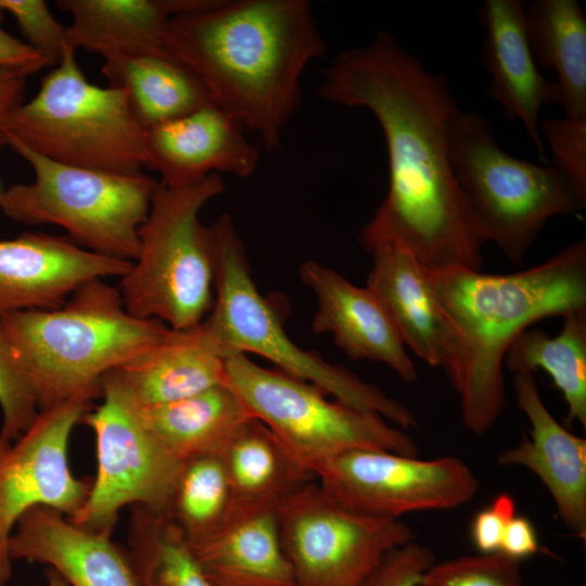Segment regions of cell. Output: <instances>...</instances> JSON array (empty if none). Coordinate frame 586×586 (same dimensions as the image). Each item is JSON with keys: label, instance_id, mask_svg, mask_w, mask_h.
<instances>
[{"label": "cell", "instance_id": "cell-35", "mask_svg": "<svg viewBox=\"0 0 586 586\" xmlns=\"http://www.w3.org/2000/svg\"><path fill=\"white\" fill-rule=\"evenodd\" d=\"M557 167L586 201V118H547L539 126Z\"/></svg>", "mask_w": 586, "mask_h": 586}, {"label": "cell", "instance_id": "cell-1", "mask_svg": "<svg viewBox=\"0 0 586 586\" xmlns=\"http://www.w3.org/2000/svg\"><path fill=\"white\" fill-rule=\"evenodd\" d=\"M318 93L367 109L385 137L388 191L360 232L362 247L393 244L428 269L480 270L486 241L448 154L459 107L447 80L380 31L369 43L340 52L323 71Z\"/></svg>", "mask_w": 586, "mask_h": 586}, {"label": "cell", "instance_id": "cell-20", "mask_svg": "<svg viewBox=\"0 0 586 586\" xmlns=\"http://www.w3.org/2000/svg\"><path fill=\"white\" fill-rule=\"evenodd\" d=\"M300 276L315 294L317 311L311 329L329 332L352 359L381 362L404 381L413 382L417 369L387 311L369 288H359L314 260L300 267Z\"/></svg>", "mask_w": 586, "mask_h": 586}, {"label": "cell", "instance_id": "cell-4", "mask_svg": "<svg viewBox=\"0 0 586 586\" xmlns=\"http://www.w3.org/2000/svg\"><path fill=\"white\" fill-rule=\"evenodd\" d=\"M0 323L39 410L77 395L101 396L109 371L152 347L169 329L131 315L118 288L103 279L86 282L56 308L10 313Z\"/></svg>", "mask_w": 586, "mask_h": 586}, {"label": "cell", "instance_id": "cell-7", "mask_svg": "<svg viewBox=\"0 0 586 586\" xmlns=\"http://www.w3.org/2000/svg\"><path fill=\"white\" fill-rule=\"evenodd\" d=\"M456 180L485 239L521 265L547 220L581 211L579 198L555 166H539L504 151L486 117L457 110L448 131Z\"/></svg>", "mask_w": 586, "mask_h": 586}, {"label": "cell", "instance_id": "cell-18", "mask_svg": "<svg viewBox=\"0 0 586 586\" xmlns=\"http://www.w3.org/2000/svg\"><path fill=\"white\" fill-rule=\"evenodd\" d=\"M111 533L86 528L56 509L37 506L17 521L9 556L12 561L46 564L69 586H138L128 553Z\"/></svg>", "mask_w": 586, "mask_h": 586}, {"label": "cell", "instance_id": "cell-16", "mask_svg": "<svg viewBox=\"0 0 586 586\" xmlns=\"http://www.w3.org/2000/svg\"><path fill=\"white\" fill-rule=\"evenodd\" d=\"M260 153L242 127L216 105H207L146 129L145 167L168 188L192 186L212 174L252 175Z\"/></svg>", "mask_w": 586, "mask_h": 586}, {"label": "cell", "instance_id": "cell-37", "mask_svg": "<svg viewBox=\"0 0 586 586\" xmlns=\"http://www.w3.org/2000/svg\"><path fill=\"white\" fill-rule=\"evenodd\" d=\"M515 514L514 498L507 493H500L474 515L470 536L479 553H499L506 526Z\"/></svg>", "mask_w": 586, "mask_h": 586}, {"label": "cell", "instance_id": "cell-32", "mask_svg": "<svg viewBox=\"0 0 586 586\" xmlns=\"http://www.w3.org/2000/svg\"><path fill=\"white\" fill-rule=\"evenodd\" d=\"M418 586H523L521 562L501 553L434 562Z\"/></svg>", "mask_w": 586, "mask_h": 586}, {"label": "cell", "instance_id": "cell-27", "mask_svg": "<svg viewBox=\"0 0 586 586\" xmlns=\"http://www.w3.org/2000/svg\"><path fill=\"white\" fill-rule=\"evenodd\" d=\"M101 72L110 87L124 92L144 129L215 105L195 75L166 48L104 61Z\"/></svg>", "mask_w": 586, "mask_h": 586}, {"label": "cell", "instance_id": "cell-6", "mask_svg": "<svg viewBox=\"0 0 586 586\" xmlns=\"http://www.w3.org/2000/svg\"><path fill=\"white\" fill-rule=\"evenodd\" d=\"M224 191L220 174L182 188L160 183L138 231V255L118 288L131 315L175 330L205 319L214 303L215 247L200 212Z\"/></svg>", "mask_w": 586, "mask_h": 586}, {"label": "cell", "instance_id": "cell-23", "mask_svg": "<svg viewBox=\"0 0 586 586\" xmlns=\"http://www.w3.org/2000/svg\"><path fill=\"white\" fill-rule=\"evenodd\" d=\"M369 253L373 263L367 288L384 306L403 343L430 366L443 367L447 330L425 267L397 245H378Z\"/></svg>", "mask_w": 586, "mask_h": 586}, {"label": "cell", "instance_id": "cell-8", "mask_svg": "<svg viewBox=\"0 0 586 586\" xmlns=\"http://www.w3.org/2000/svg\"><path fill=\"white\" fill-rule=\"evenodd\" d=\"M68 47L37 93L7 117L5 132L53 162L105 173L145 168L144 129L117 88L91 84Z\"/></svg>", "mask_w": 586, "mask_h": 586}, {"label": "cell", "instance_id": "cell-19", "mask_svg": "<svg viewBox=\"0 0 586 586\" xmlns=\"http://www.w3.org/2000/svg\"><path fill=\"white\" fill-rule=\"evenodd\" d=\"M513 387L531 423L530 438L502 450L500 466L523 467L538 476L557 513L578 538L586 539V441L569 432L544 404L533 373H517Z\"/></svg>", "mask_w": 586, "mask_h": 586}, {"label": "cell", "instance_id": "cell-40", "mask_svg": "<svg viewBox=\"0 0 586 586\" xmlns=\"http://www.w3.org/2000/svg\"><path fill=\"white\" fill-rule=\"evenodd\" d=\"M28 76L30 74L21 68L0 67V150L8 146L4 123L10 113L24 101Z\"/></svg>", "mask_w": 586, "mask_h": 586}, {"label": "cell", "instance_id": "cell-31", "mask_svg": "<svg viewBox=\"0 0 586 586\" xmlns=\"http://www.w3.org/2000/svg\"><path fill=\"white\" fill-rule=\"evenodd\" d=\"M232 495L221 454L183 462L166 514L190 543L207 538L231 517Z\"/></svg>", "mask_w": 586, "mask_h": 586}, {"label": "cell", "instance_id": "cell-3", "mask_svg": "<svg viewBox=\"0 0 586 586\" xmlns=\"http://www.w3.org/2000/svg\"><path fill=\"white\" fill-rule=\"evenodd\" d=\"M425 272L447 330L442 368L459 396L464 426L483 435L506 407L504 359L513 340L539 320L586 310V241L512 273Z\"/></svg>", "mask_w": 586, "mask_h": 586}, {"label": "cell", "instance_id": "cell-36", "mask_svg": "<svg viewBox=\"0 0 586 586\" xmlns=\"http://www.w3.org/2000/svg\"><path fill=\"white\" fill-rule=\"evenodd\" d=\"M434 562L429 547L411 540L388 551L361 586H418Z\"/></svg>", "mask_w": 586, "mask_h": 586}, {"label": "cell", "instance_id": "cell-21", "mask_svg": "<svg viewBox=\"0 0 586 586\" xmlns=\"http://www.w3.org/2000/svg\"><path fill=\"white\" fill-rule=\"evenodd\" d=\"M522 0H486L480 10L485 29L484 66L491 75L487 94L508 117L522 122L526 133L545 161L538 125L544 105L559 103L557 84L540 75L533 58Z\"/></svg>", "mask_w": 586, "mask_h": 586}, {"label": "cell", "instance_id": "cell-34", "mask_svg": "<svg viewBox=\"0 0 586 586\" xmlns=\"http://www.w3.org/2000/svg\"><path fill=\"white\" fill-rule=\"evenodd\" d=\"M0 10L11 14L27 44L55 66L69 47L66 26L51 13L43 0H0Z\"/></svg>", "mask_w": 586, "mask_h": 586}, {"label": "cell", "instance_id": "cell-9", "mask_svg": "<svg viewBox=\"0 0 586 586\" xmlns=\"http://www.w3.org/2000/svg\"><path fill=\"white\" fill-rule=\"evenodd\" d=\"M7 139L34 171L30 182L1 191L0 209L8 218L29 226H60L89 251L136 259L138 231L161 182L143 173L122 175L60 164L8 133Z\"/></svg>", "mask_w": 586, "mask_h": 586}, {"label": "cell", "instance_id": "cell-13", "mask_svg": "<svg viewBox=\"0 0 586 586\" xmlns=\"http://www.w3.org/2000/svg\"><path fill=\"white\" fill-rule=\"evenodd\" d=\"M322 488L346 508L367 515L458 508L472 500L480 482L460 458L419 459L380 449H354L315 472Z\"/></svg>", "mask_w": 586, "mask_h": 586}, {"label": "cell", "instance_id": "cell-24", "mask_svg": "<svg viewBox=\"0 0 586 586\" xmlns=\"http://www.w3.org/2000/svg\"><path fill=\"white\" fill-rule=\"evenodd\" d=\"M190 544L214 586H296L277 511L232 517L207 538Z\"/></svg>", "mask_w": 586, "mask_h": 586}, {"label": "cell", "instance_id": "cell-26", "mask_svg": "<svg viewBox=\"0 0 586 586\" xmlns=\"http://www.w3.org/2000/svg\"><path fill=\"white\" fill-rule=\"evenodd\" d=\"M220 454L232 495L230 519L244 513L277 511L289 495L315 476L254 418L232 436Z\"/></svg>", "mask_w": 586, "mask_h": 586}, {"label": "cell", "instance_id": "cell-25", "mask_svg": "<svg viewBox=\"0 0 586 586\" xmlns=\"http://www.w3.org/2000/svg\"><path fill=\"white\" fill-rule=\"evenodd\" d=\"M128 406L157 442L182 462L220 454L232 436L253 419L226 383L168 404Z\"/></svg>", "mask_w": 586, "mask_h": 586}, {"label": "cell", "instance_id": "cell-22", "mask_svg": "<svg viewBox=\"0 0 586 586\" xmlns=\"http://www.w3.org/2000/svg\"><path fill=\"white\" fill-rule=\"evenodd\" d=\"M201 0H58L68 12L66 39L103 61L161 50L168 22Z\"/></svg>", "mask_w": 586, "mask_h": 586}, {"label": "cell", "instance_id": "cell-28", "mask_svg": "<svg viewBox=\"0 0 586 586\" xmlns=\"http://www.w3.org/2000/svg\"><path fill=\"white\" fill-rule=\"evenodd\" d=\"M535 62L558 74L566 117L586 118V16L576 0H535L525 8Z\"/></svg>", "mask_w": 586, "mask_h": 586}, {"label": "cell", "instance_id": "cell-2", "mask_svg": "<svg viewBox=\"0 0 586 586\" xmlns=\"http://www.w3.org/2000/svg\"><path fill=\"white\" fill-rule=\"evenodd\" d=\"M163 43L270 151L300 105L304 71L327 52L308 0H201L170 18Z\"/></svg>", "mask_w": 586, "mask_h": 586}, {"label": "cell", "instance_id": "cell-39", "mask_svg": "<svg viewBox=\"0 0 586 586\" xmlns=\"http://www.w3.org/2000/svg\"><path fill=\"white\" fill-rule=\"evenodd\" d=\"M539 550L540 544L534 524L526 517L515 514L506 526L499 553L521 562Z\"/></svg>", "mask_w": 586, "mask_h": 586}, {"label": "cell", "instance_id": "cell-30", "mask_svg": "<svg viewBox=\"0 0 586 586\" xmlns=\"http://www.w3.org/2000/svg\"><path fill=\"white\" fill-rule=\"evenodd\" d=\"M128 545L138 586H214L189 539L165 512L133 506Z\"/></svg>", "mask_w": 586, "mask_h": 586}, {"label": "cell", "instance_id": "cell-14", "mask_svg": "<svg viewBox=\"0 0 586 586\" xmlns=\"http://www.w3.org/2000/svg\"><path fill=\"white\" fill-rule=\"evenodd\" d=\"M92 399L77 395L41 409L17 438L0 437V586L12 575L9 539L20 518L37 506L73 518L88 496L90 483L69 469L68 443Z\"/></svg>", "mask_w": 586, "mask_h": 586}, {"label": "cell", "instance_id": "cell-41", "mask_svg": "<svg viewBox=\"0 0 586 586\" xmlns=\"http://www.w3.org/2000/svg\"><path fill=\"white\" fill-rule=\"evenodd\" d=\"M48 586H69L55 571L48 569L47 571Z\"/></svg>", "mask_w": 586, "mask_h": 586}, {"label": "cell", "instance_id": "cell-29", "mask_svg": "<svg viewBox=\"0 0 586 586\" xmlns=\"http://www.w3.org/2000/svg\"><path fill=\"white\" fill-rule=\"evenodd\" d=\"M558 335L526 329L509 346L504 367L517 373L547 372L561 392L569 421L586 428V310L562 317Z\"/></svg>", "mask_w": 586, "mask_h": 586}, {"label": "cell", "instance_id": "cell-38", "mask_svg": "<svg viewBox=\"0 0 586 586\" xmlns=\"http://www.w3.org/2000/svg\"><path fill=\"white\" fill-rule=\"evenodd\" d=\"M3 16L4 13L0 10V67L21 68L33 75L53 66L46 55L10 35L2 27Z\"/></svg>", "mask_w": 586, "mask_h": 586}, {"label": "cell", "instance_id": "cell-12", "mask_svg": "<svg viewBox=\"0 0 586 586\" xmlns=\"http://www.w3.org/2000/svg\"><path fill=\"white\" fill-rule=\"evenodd\" d=\"M84 422L92 429L97 474L79 511L69 518L93 531L112 532L125 506L166 512L183 462L167 451L113 391Z\"/></svg>", "mask_w": 586, "mask_h": 586}, {"label": "cell", "instance_id": "cell-10", "mask_svg": "<svg viewBox=\"0 0 586 586\" xmlns=\"http://www.w3.org/2000/svg\"><path fill=\"white\" fill-rule=\"evenodd\" d=\"M225 383L251 416L264 423L310 473L327 460L354 449L418 456L416 442L379 415L329 400L316 386L246 355L225 358Z\"/></svg>", "mask_w": 586, "mask_h": 586}, {"label": "cell", "instance_id": "cell-17", "mask_svg": "<svg viewBox=\"0 0 586 586\" xmlns=\"http://www.w3.org/2000/svg\"><path fill=\"white\" fill-rule=\"evenodd\" d=\"M225 357L204 321L189 329H168L152 347L109 371V388L135 407L180 400L225 384Z\"/></svg>", "mask_w": 586, "mask_h": 586}, {"label": "cell", "instance_id": "cell-15", "mask_svg": "<svg viewBox=\"0 0 586 586\" xmlns=\"http://www.w3.org/2000/svg\"><path fill=\"white\" fill-rule=\"evenodd\" d=\"M132 262L89 251L67 235L25 232L0 240V317L61 306L93 279L123 277Z\"/></svg>", "mask_w": 586, "mask_h": 586}, {"label": "cell", "instance_id": "cell-33", "mask_svg": "<svg viewBox=\"0 0 586 586\" xmlns=\"http://www.w3.org/2000/svg\"><path fill=\"white\" fill-rule=\"evenodd\" d=\"M0 437L14 441L39 413L33 386L0 323Z\"/></svg>", "mask_w": 586, "mask_h": 586}, {"label": "cell", "instance_id": "cell-5", "mask_svg": "<svg viewBox=\"0 0 586 586\" xmlns=\"http://www.w3.org/2000/svg\"><path fill=\"white\" fill-rule=\"evenodd\" d=\"M211 230L215 247V295L209 315L203 321L225 358L246 353L259 355L273 362L279 371L316 386L344 405L379 415L404 430L417 428V418L405 405L351 371L297 346L257 290L231 217L220 216Z\"/></svg>", "mask_w": 586, "mask_h": 586}, {"label": "cell", "instance_id": "cell-11", "mask_svg": "<svg viewBox=\"0 0 586 586\" xmlns=\"http://www.w3.org/2000/svg\"><path fill=\"white\" fill-rule=\"evenodd\" d=\"M296 586H361L392 549L415 540L399 519L362 514L308 482L277 509Z\"/></svg>", "mask_w": 586, "mask_h": 586}, {"label": "cell", "instance_id": "cell-42", "mask_svg": "<svg viewBox=\"0 0 586 586\" xmlns=\"http://www.w3.org/2000/svg\"><path fill=\"white\" fill-rule=\"evenodd\" d=\"M0 193H1V190H0Z\"/></svg>", "mask_w": 586, "mask_h": 586}]
</instances>
